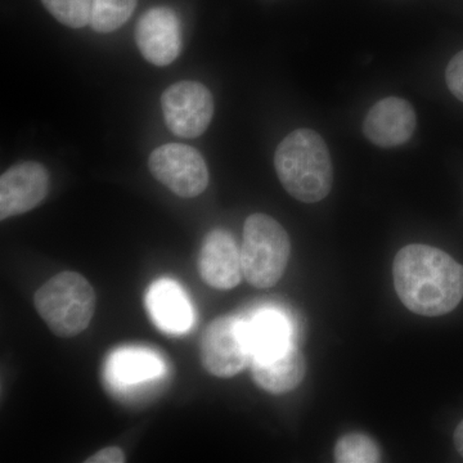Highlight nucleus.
<instances>
[{
    "label": "nucleus",
    "instance_id": "f3484780",
    "mask_svg": "<svg viewBox=\"0 0 463 463\" xmlns=\"http://www.w3.org/2000/svg\"><path fill=\"white\" fill-rule=\"evenodd\" d=\"M380 448L373 438L359 432L339 439L335 447V461L339 463L380 462Z\"/></svg>",
    "mask_w": 463,
    "mask_h": 463
},
{
    "label": "nucleus",
    "instance_id": "0eeeda50",
    "mask_svg": "<svg viewBox=\"0 0 463 463\" xmlns=\"http://www.w3.org/2000/svg\"><path fill=\"white\" fill-rule=\"evenodd\" d=\"M161 109L170 132L182 138H197L212 123L214 99L205 85L181 81L164 91Z\"/></svg>",
    "mask_w": 463,
    "mask_h": 463
},
{
    "label": "nucleus",
    "instance_id": "6ab92c4d",
    "mask_svg": "<svg viewBox=\"0 0 463 463\" xmlns=\"http://www.w3.org/2000/svg\"><path fill=\"white\" fill-rule=\"evenodd\" d=\"M446 81L453 96L463 102V51L457 53L448 63Z\"/></svg>",
    "mask_w": 463,
    "mask_h": 463
},
{
    "label": "nucleus",
    "instance_id": "20e7f679",
    "mask_svg": "<svg viewBox=\"0 0 463 463\" xmlns=\"http://www.w3.org/2000/svg\"><path fill=\"white\" fill-rule=\"evenodd\" d=\"M291 254L288 232L272 216L252 214L243 225L241 248L243 277L257 288H269L282 279Z\"/></svg>",
    "mask_w": 463,
    "mask_h": 463
},
{
    "label": "nucleus",
    "instance_id": "a211bd4d",
    "mask_svg": "<svg viewBox=\"0 0 463 463\" xmlns=\"http://www.w3.org/2000/svg\"><path fill=\"white\" fill-rule=\"evenodd\" d=\"M52 16L72 29L90 25L94 0H42Z\"/></svg>",
    "mask_w": 463,
    "mask_h": 463
},
{
    "label": "nucleus",
    "instance_id": "1a4fd4ad",
    "mask_svg": "<svg viewBox=\"0 0 463 463\" xmlns=\"http://www.w3.org/2000/svg\"><path fill=\"white\" fill-rule=\"evenodd\" d=\"M50 176L36 161L9 167L0 178V219L25 214L47 197Z\"/></svg>",
    "mask_w": 463,
    "mask_h": 463
},
{
    "label": "nucleus",
    "instance_id": "dca6fc26",
    "mask_svg": "<svg viewBox=\"0 0 463 463\" xmlns=\"http://www.w3.org/2000/svg\"><path fill=\"white\" fill-rule=\"evenodd\" d=\"M136 7L137 0H94L91 29L100 33L115 32L129 20Z\"/></svg>",
    "mask_w": 463,
    "mask_h": 463
},
{
    "label": "nucleus",
    "instance_id": "9d476101",
    "mask_svg": "<svg viewBox=\"0 0 463 463\" xmlns=\"http://www.w3.org/2000/svg\"><path fill=\"white\" fill-rule=\"evenodd\" d=\"M201 279L216 289H232L242 279V258L236 240L230 232H209L199 255Z\"/></svg>",
    "mask_w": 463,
    "mask_h": 463
},
{
    "label": "nucleus",
    "instance_id": "f03ea898",
    "mask_svg": "<svg viewBox=\"0 0 463 463\" xmlns=\"http://www.w3.org/2000/svg\"><path fill=\"white\" fill-rule=\"evenodd\" d=\"M274 167L283 188L301 203H319L334 184L327 145L312 129L301 128L289 133L277 147Z\"/></svg>",
    "mask_w": 463,
    "mask_h": 463
},
{
    "label": "nucleus",
    "instance_id": "4468645a",
    "mask_svg": "<svg viewBox=\"0 0 463 463\" xmlns=\"http://www.w3.org/2000/svg\"><path fill=\"white\" fill-rule=\"evenodd\" d=\"M165 371L160 356L143 347H124L109 356L108 379L114 388H136L158 379Z\"/></svg>",
    "mask_w": 463,
    "mask_h": 463
},
{
    "label": "nucleus",
    "instance_id": "2eb2a0df",
    "mask_svg": "<svg viewBox=\"0 0 463 463\" xmlns=\"http://www.w3.org/2000/svg\"><path fill=\"white\" fill-rule=\"evenodd\" d=\"M246 323L252 358H267L294 345L288 319L276 310H263Z\"/></svg>",
    "mask_w": 463,
    "mask_h": 463
},
{
    "label": "nucleus",
    "instance_id": "39448f33",
    "mask_svg": "<svg viewBox=\"0 0 463 463\" xmlns=\"http://www.w3.org/2000/svg\"><path fill=\"white\" fill-rule=\"evenodd\" d=\"M201 364L215 377L231 379L251 364L248 323L219 317L207 326L200 345Z\"/></svg>",
    "mask_w": 463,
    "mask_h": 463
},
{
    "label": "nucleus",
    "instance_id": "f257e3e1",
    "mask_svg": "<svg viewBox=\"0 0 463 463\" xmlns=\"http://www.w3.org/2000/svg\"><path fill=\"white\" fill-rule=\"evenodd\" d=\"M392 277L402 303L416 315H448L461 303L463 267L443 250L405 246L394 259Z\"/></svg>",
    "mask_w": 463,
    "mask_h": 463
},
{
    "label": "nucleus",
    "instance_id": "6e6552de",
    "mask_svg": "<svg viewBox=\"0 0 463 463\" xmlns=\"http://www.w3.org/2000/svg\"><path fill=\"white\" fill-rule=\"evenodd\" d=\"M136 42L142 56L152 65H170L182 50L178 14L169 7L148 9L137 24Z\"/></svg>",
    "mask_w": 463,
    "mask_h": 463
},
{
    "label": "nucleus",
    "instance_id": "423d86ee",
    "mask_svg": "<svg viewBox=\"0 0 463 463\" xmlns=\"http://www.w3.org/2000/svg\"><path fill=\"white\" fill-rule=\"evenodd\" d=\"M149 172L165 187L183 199L200 196L209 184V170L197 149L169 143L152 152Z\"/></svg>",
    "mask_w": 463,
    "mask_h": 463
},
{
    "label": "nucleus",
    "instance_id": "f8f14e48",
    "mask_svg": "<svg viewBox=\"0 0 463 463\" xmlns=\"http://www.w3.org/2000/svg\"><path fill=\"white\" fill-rule=\"evenodd\" d=\"M148 315L167 335L185 334L194 325V309L183 289L175 282L160 279L148 288L146 297Z\"/></svg>",
    "mask_w": 463,
    "mask_h": 463
},
{
    "label": "nucleus",
    "instance_id": "9b49d317",
    "mask_svg": "<svg viewBox=\"0 0 463 463\" xmlns=\"http://www.w3.org/2000/svg\"><path fill=\"white\" fill-rule=\"evenodd\" d=\"M417 127L416 111L408 100L388 97L368 111L364 133L379 147H397L410 141Z\"/></svg>",
    "mask_w": 463,
    "mask_h": 463
},
{
    "label": "nucleus",
    "instance_id": "aec40b11",
    "mask_svg": "<svg viewBox=\"0 0 463 463\" xmlns=\"http://www.w3.org/2000/svg\"><path fill=\"white\" fill-rule=\"evenodd\" d=\"M127 461L123 450L118 447L103 448L96 455L88 457L85 463H124Z\"/></svg>",
    "mask_w": 463,
    "mask_h": 463
},
{
    "label": "nucleus",
    "instance_id": "412c9836",
    "mask_svg": "<svg viewBox=\"0 0 463 463\" xmlns=\"http://www.w3.org/2000/svg\"><path fill=\"white\" fill-rule=\"evenodd\" d=\"M453 440H455V446L459 455L463 457V420L459 422V425L457 426Z\"/></svg>",
    "mask_w": 463,
    "mask_h": 463
},
{
    "label": "nucleus",
    "instance_id": "ddd939ff",
    "mask_svg": "<svg viewBox=\"0 0 463 463\" xmlns=\"http://www.w3.org/2000/svg\"><path fill=\"white\" fill-rule=\"evenodd\" d=\"M251 370L259 388L279 395L292 392L303 383L307 365L300 350L291 345L279 354L252 358Z\"/></svg>",
    "mask_w": 463,
    "mask_h": 463
},
{
    "label": "nucleus",
    "instance_id": "7ed1b4c3",
    "mask_svg": "<svg viewBox=\"0 0 463 463\" xmlns=\"http://www.w3.org/2000/svg\"><path fill=\"white\" fill-rule=\"evenodd\" d=\"M36 310L45 325L60 337H74L87 330L96 312L94 288L81 274L62 272L36 291Z\"/></svg>",
    "mask_w": 463,
    "mask_h": 463
}]
</instances>
